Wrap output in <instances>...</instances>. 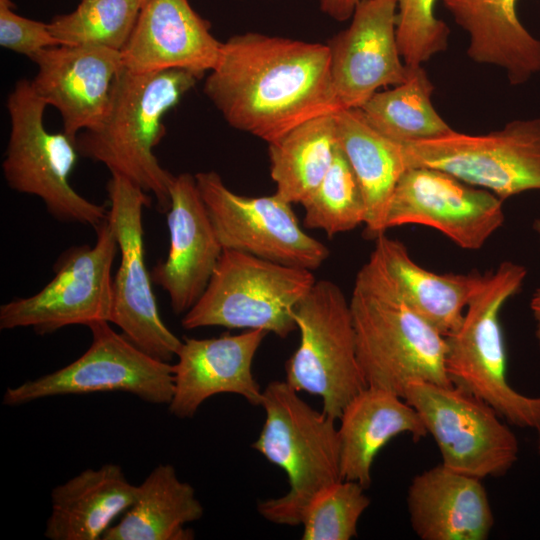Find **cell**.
Returning <instances> with one entry per match:
<instances>
[{
	"label": "cell",
	"instance_id": "1",
	"mask_svg": "<svg viewBox=\"0 0 540 540\" xmlns=\"http://www.w3.org/2000/svg\"><path fill=\"white\" fill-rule=\"evenodd\" d=\"M203 91L233 128L268 144L341 109L327 44L248 32L222 42Z\"/></svg>",
	"mask_w": 540,
	"mask_h": 540
},
{
	"label": "cell",
	"instance_id": "2",
	"mask_svg": "<svg viewBox=\"0 0 540 540\" xmlns=\"http://www.w3.org/2000/svg\"><path fill=\"white\" fill-rule=\"evenodd\" d=\"M349 305L367 386L403 398L413 382L451 384L445 336L408 304L376 249L356 275Z\"/></svg>",
	"mask_w": 540,
	"mask_h": 540
},
{
	"label": "cell",
	"instance_id": "3",
	"mask_svg": "<svg viewBox=\"0 0 540 540\" xmlns=\"http://www.w3.org/2000/svg\"><path fill=\"white\" fill-rule=\"evenodd\" d=\"M198 78L182 69L134 73L122 67L103 117L78 134L79 153L151 193L167 212L174 175L161 166L153 149L165 135L164 116Z\"/></svg>",
	"mask_w": 540,
	"mask_h": 540
},
{
	"label": "cell",
	"instance_id": "4",
	"mask_svg": "<svg viewBox=\"0 0 540 540\" xmlns=\"http://www.w3.org/2000/svg\"><path fill=\"white\" fill-rule=\"evenodd\" d=\"M260 406L266 417L252 448L285 471L289 490L259 502L258 512L275 524L301 525L313 497L342 480L336 420L311 407L286 381L268 383Z\"/></svg>",
	"mask_w": 540,
	"mask_h": 540
},
{
	"label": "cell",
	"instance_id": "5",
	"mask_svg": "<svg viewBox=\"0 0 540 540\" xmlns=\"http://www.w3.org/2000/svg\"><path fill=\"white\" fill-rule=\"evenodd\" d=\"M527 269L504 261L469 300L462 322L445 336V368L451 384L490 405L505 421L540 432V396L514 389L507 379V354L500 324L504 304L521 289Z\"/></svg>",
	"mask_w": 540,
	"mask_h": 540
},
{
	"label": "cell",
	"instance_id": "6",
	"mask_svg": "<svg viewBox=\"0 0 540 540\" xmlns=\"http://www.w3.org/2000/svg\"><path fill=\"white\" fill-rule=\"evenodd\" d=\"M315 282L311 270L224 249L207 287L183 315L181 325L187 330L259 329L286 338L297 329L296 305Z\"/></svg>",
	"mask_w": 540,
	"mask_h": 540
},
{
	"label": "cell",
	"instance_id": "7",
	"mask_svg": "<svg viewBox=\"0 0 540 540\" xmlns=\"http://www.w3.org/2000/svg\"><path fill=\"white\" fill-rule=\"evenodd\" d=\"M48 105L31 81L19 80L7 98L10 133L2 162L8 186L42 200L48 213L60 222L96 228L107 219L108 209L80 195L70 184L79 150L75 138L64 131L46 129Z\"/></svg>",
	"mask_w": 540,
	"mask_h": 540
},
{
	"label": "cell",
	"instance_id": "8",
	"mask_svg": "<svg viewBox=\"0 0 540 540\" xmlns=\"http://www.w3.org/2000/svg\"><path fill=\"white\" fill-rule=\"evenodd\" d=\"M294 319L300 341L285 364V381L298 392L319 396L322 411L338 420L367 387L349 301L337 284L319 280L296 305Z\"/></svg>",
	"mask_w": 540,
	"mask_h": 540
},
{
	"label": "cell",
	"instance_id": "9",
	"mask_svg": "<svg viewBox=\"0 0 540 540\" xmlns=\"http://www.w3.org/2000/svg\"><path fill=\"white\" fill-rule=\"evenodd\" d=\"M95 229V244L64 251L54 277L39 292L0 306V329L29 327L46 335L71 325L110 322L112 267L119 247L108 218Z\"/></svg>",
	"mask_w": 540,
	"mask_h": 540
},
{
	"label": "cell",
	"instance_id": "10",
	"mask_svg": "<svg viewBox=\"0 0 540 540\" xmlns=\"http://www.w3.org/2000/svg\"><path fill=\"white\" fill-rule=\"evenodd\" d=\"M441 454L442 464L479 479L501 477L517 462L519 442L486 402L453 385L413 382L404 394Z\"/></svg>",
	"mask_w": 540,
	"mask_h": 540
},
{
	"label": "cell",
	"instance_id": "11",
	"mask_svg": "<svg viewBox=\"0 0 540 540\" xmlns=\"http://www.w3.org/2000/svg\"><path fill=\"white\" fill-rule=\"evenodd\" d=\"M401 145L407 168L443 170L502 200L540 190V118L514 120L486 134L453 130Z\"/></svg>",
	"mask_w": 540,
	"mask_h": 540
},
{
	"label": "cell",
	"instance_id": "12",
	"mask_svg": "<svg viewBox=\"0 0 540 540\" xmlns=\"http://www.w3.org/2000/svg\"><path fill=\"white\" fill-rule=\"evenodd\" d=\"M108 321L88 326L92 340L75 361L52 373L8 387L3 404L18 406L47 397L127 392L151 404H169L173 365L158 360L117 333Z\"/></svg>",
	"mask_w": 540,
	"mask_h": 540
},
{
	"label": "cell",
	"instance_id": "13",
	"mask_svg": "<svg viewBox=\"0 0 540 540\" xmlns=\"http://www.w3.org/2000/svg\"><path fill=\"white\" fill-rule=\"evenodd\" d=\"M108 220L114 230L120 264L113 278L110 323L150 356L165 362L182 344L163 322L145 265L143 209L151 198L127 178L112 174L107 183Z\"/></svg>",
	"mask_w": 540,
	"mask_h": 540
},
{
	"label": "cell",
	"instance_id": "14",
	"mask_svg": "<svg viewBox=\"0 0 540 540\" xmlns=\"http://www.w3.org/2000/svg\"><path fill=\"white\" fill-rule=\"evenodd\" d=\"M195 179L223 249L311 271L329 256L328 248L301 228L291 203L275 193L236 194L215 171L198 172Z\"/></svg>",
	"mask_w": 540,
	"mask_h": 540
},
{
	"label": "cell",
	"instance_id": "15",
	"mask_svg": "<svg viewBox=\"0 0 540 540\" xmlns=\"http://www.w3.org/2000/svg\"><path fill=\"white\" fill-rule=\"evenodd\" d=\"M504 221L503 200L494 193L440 169L410 167L393 192L386 228L428 226L463 249L478 250Z\"/></svg>",
	"mask_w": 540,
	"mask_h": 540
},
{
	"label": "cell",
	"instance_id": "16",
	"mask_svg": "<svg viewBox=\"0 0 540 540\" xmlns=\"http://www.w3.org/2000/svg\"><path fill=\"white\" fill-rule=\"evenodd\" d=\"M396 0H360L350 25L328 42L330 71L341 109L361 108L379 88L404 83L409 67L396 37Z\"/></svg>",
	"mask_w": 540,
	"mask_h": 540
},
{
	"label": "cell",
	"instance_id": "17",
	"mask_svg": "<svg viewBox=\"0 0 540 540\" xmlns=\"http://www.w3.org/2000/svg\"><path fill=\"white\" fill-rule=\"evenodd\" d=\"M167 211L169 250L151 271L154 283L165 290L175 314H185L200 298L222 255L195 175H174Z\"/></svg>",
	"mask_w": 540,
	"mask_h": 540
},
{
	"label": "cell",
	"instance_id": "18",
	"mask_svg": "<svg viewBox=\"0 0 540 540\" xmlns=\"http://www.w3.org/2000/svg\"><path fill=\"white\" fill-rule=\"evenodd\" d=\"M37 67L31 84L57 109L63 131L77 138L103 117L114 80L123 67L120 51L93 45H60L29 57Z\"/></svg>",
	"mask_w": 540,
	"mask_h": 540
},
{
	"label": "cell",
	"instance_id": "19",
	"mask_svg": "<svg viewBox=\"0 0 540 540\" xmlns=\"http://www.w3.org/2000/svg\"><path fill=\"white\" fill-rule=\"evenodd\" d=\"M267 334L256 329L214 338L185 337L173 364L170 413L180 419L192 418L208 398L224 393L260 405L262 390L253 376L252 363Z\"/></svg>",
	"mask_w": 540,
	"mask_h": 540
},
{
	"label": "cell",
	"instance_id": "20",
	"mask_svg": "<svg viewBox=\"0 0 540 540\" xmlns=\"http://www.w3.org/2000/svg\"><path fill=\"white\" fill-rule=\"evenodd\" d=\"M221 46L188 0H147L120 54L134 73L182 69L201 77L215 67Z\"/></svg>",
	"mask_w": 540,
	"mask_h": 540
},
{
	"label": "cell",
	"instance_id": "21",
	"mask_svg": "<svg viewBox=\"0 0 540 540\" xmlns=\"http://www.w3.org/2000/svg\"><path fill=\"white\" fill-rule=\"evenodd\" d=\"M406 501L411 527L421 540H486L495 523L481 479L442 463L412 479Z\"/></svg>",
	"mask_w": 540,
	"mask_h": 540
},
{
	"label": "cell",
	"instance_id": "22",
	"mask_svg": "<svg viewBox=\"0 0 540 540\" xmlns=\"http://www.w3.org/2000/svg\"><path fill=\"white\" fill-rule=\"evenodd\" d=\"M339 420L341 477L366 489L373 462L389 441L405 433L414 440L427 435L419 414L405 399L369 386L349 402Z\"/></svg>",
	"mask_w": 540,
	"mask_h": 540
},
{
	"label": "cell",
	"instance_id": "23",
	"mask_svg": "<svg viewBox=\"0 0 540 540\" xmlns=\"http://www.w3.org/2000/svg\"><path fill=\"white\" fill-rule=\"evenodd\" d=\"M137 486L121 466L85 469L51 491L44 536L50 540H98L134 503Z\"/></svg>",
	"mask_w": 540,
	"mask_h": 540
},
{
	"label": "cell",
	"instance_id": "24",
	"mask_svg": "<svg viewBox=\"0 0 540 540\" xmlns=\"http://www.w3.org/2000/svg\"><path fill=\"white\" fill-rule=\"evenodd\" d=\"M454 21L467 32V55L475 62L498 66L512 85L540 72V40L516 14L517 0H441Z\"/></svg>",
	"mask_w": 540,
	"mask_h": 540
},
{
	"label": "cell",
	"instance_id": "25",
	"mask_svg": "<svg viewBox=\"0 0 540 540\" xmlns=\"http://www.w3.org/2000/svg\"><path fill=\"white\" fill-rule=\"evenodd\" d=\"M335 117L338 144L363 194L365 233L376 239L387 230L389 204L407 169L402 145L374 129L359 108L342 109Z\"/></svg>",
	"mask_w": 540,
	"mask_h": 540
},
{
	"label": "cell",
	"instance_id": "26",
	"mask_svg": "<svg viewBox=\"0 0 540 540\" xmlns=\"http://www.w3.org/2000/svg\"><path fill=\"white\" fill-rule=\"evenodd\" d=\"M203 514L193 486L178 478L173 465L159 464L137 486L134 503L102 540H191L195 535L186 524Z\"/></svg>",
	"mask_w": 540,
	"mask_h": 540
},
{
	"label": "cell",
	"instance_id": "27",
	"mask_svg": "<svg viewBox=\"0 0 540 540\" xmlns=\"http://www.w3.org/2000/svg\"><path fill=\"white\" fill-rule=\"evenodd\" d=\"M375 240L374 249L408 304L444 336L457 329L485 275L438 274L417 264L401 241L385 233Z\"/></svg>",
	"mask_w": 540,
	"mask_h": 540
},
{
	"label": "cell",
	"instance_id": "28",
	"mask_svg": "<svg viewBox=\"0 0 540 540\" xmlns=\"http://www.w3.org/2000/svg\"><path fill=\"white\" fill-rule=\"evenodd\" d=\"M336 113L308 120L268 144L270 175L281 199L302 204L330 169L338 149Z\"/></svg>",
	"mask_w": 540,
	"mask_h": 540
},
{
	"label": "cell",
	"instance_id": "29",
	"mask_svg": "<svg viewBox=\"0 0 540 540\" xmlns=\"http://www.w3.org/2000/svg\"><path fill=\"white\" fill-rule=\"evenodd\" d=\"M408 67L409 75L404 83L376 92L359 108L366 120L379 133L398 143L434 139L452 132L432 104L434 86L422 65Z\"/></svg>",
	"mask_w": 540,
	"mask_h": 540
},
{
	"label": "cell",
	"instance_id": "30",
	"mask_svg": "<svg viewBox=\"0 0 540 540\" xmlns=\"http://www.w3.org/2000/svg\"><path fill=\"white\" fill-rule=\"evenodd\" d=\"M147 0H81L70 13L49 22L61 45H93L121 51Z\"/></svg>",
	"mask_w": 540,
	"mask_h": 540
},
{
	"label": "cell",
	"instance_id": "31",
	"mask_svg": "<svg viewBox=\"0 0 540 540\" xmlns=\"http://www.w3.org/2000/svg\"><path fill=\"white\" fill-rule=\"evenodd\" d=\"M304 226L329 237L364 224L365 202L357 177L339 144L334 161L314 192L302 203Z\"/></svg>",
	"mask_w": 540,
	"mask_h": 540
},
{
	"label": "cell",
	"instance_id": "32",
	"mask_svg": "<svg viewBox=\"0 0 540 540\" xmlns=\"http://www.w3.org/2000/svg\"><path fill=\"white\" fill-rule=\"evenodd\" d=\"M365 487L340 480L321 490L304 510L303 540H350L358 535V523L370 505Z\"/></svg>",
	"mask_w": 540,
	"mask_h": 540
},
{
	"label": "cell",
	"instance_id": "33",
	"mask_svg": "<svg viewBox=\"0 0 540 540\" xmlns=\"http://www.w3.org/2000/svg\"><path fill=\"white\" fill-rule=\"evenodd\" d=\"M396 37L407 66H419L448 47L445 22L434 15L436 0H396Z\"/></svg>",
	"mask_w": 540,
	"mask_h": 540
},
{
	"label": "cell",
	"instance_id": "34",
	"mask_svg": "<svg viewBox=\"0 0 540 540\" xmlns=\"http://www.w3.org/2000/svg\"><path fill=\"white\" fill-rule=\"evenodd\" d=\"M11 0H0V45L27 57L45 48L60 46L49 23L17 14Z\"/></svg>",
	"mask_w": 540,
	"mask_h": 540
},
{
	"label": "cell",
	"instance_id": "35",
	"mask_svg": "<svg viewBox=\"0 0 540 540\" xmlns=\"http://www.w3.org/2000/svg\"><path fill=\"white\" fill-rule=\"evenodd\" d=\"M360 0H319L321 10L336 21H345L352 17Z\"/></svg>",
	"mask_w": 540,
	"mask_h": 540
},
{
	"label": "cell",
	"instance_id": "36",
	"mask_svg": "<svg viewBox=\"0 0 540 540\" xmlns=\"http://www.w3.org/2000/svg\"><path fill=\"white\" fill-rule=\"evenodd\" d=\"M530 309L535 321V338L540 349V287L534 291L531 297Z\"/></svg>",
	"mask_w": 540,
	"mask_h": 540
},
{
	"label": "cell",
	"instance_id": "37",
	"mask_svg": "<svg viewBox=\"0 0 540 540\" xmlns=\"http://www.w3.org/2000/svg\"><path fill=\"white\" fill-rule=\"evenodd\" d=\"M533 230L538 236L539 242H540V216L537 217L533 222Z\"/></svg>",
	"mask_w": 540,
	"mask_h": 540
},
{
	"label": "cell",
	"instance_id": "38",
	"mask_svg": "<svg viewBox=\"0 0 540 540\" xmlns=\"http://www.w3.org/2000/svg\"><path fill=\"white\" fill-rule=\"evenodd\" d=\"M536 449H537V454L540 458V432L538 433Z\"/></svg>",
	"mask_w": 540,
	"mask_h": 540
}]
</instances>
